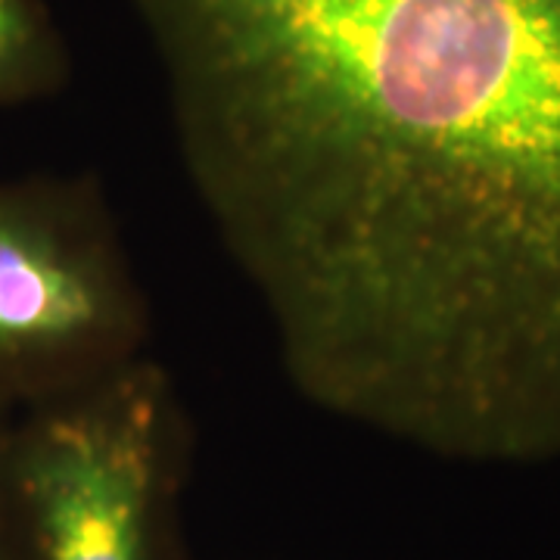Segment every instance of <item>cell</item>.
<instances>
[{
    "label": "cell",
    "instance_id": "obj_5",
    "mask_svg": "<svg viewBox=\"0 0 560 560\" xmlns=\"http://www.w3.org/2000/svg\"><path fill=\"white\" fill-rule=\"evenodd\" d=\"M13 423L16 415L0 408V560H32L13 470Z\"/></svg>",
    "mask_w": 560,
    "mask_h": 560
},
{
    "label": "cell",
    "instance_id": "obj_4",
    "mask_svg": "<svg viewBox=\"0 0 560 560\" xmlns=\"http://www.w3.org/2000/svg\"><path fill=\"white\" fill-rule=\"evenodd\" d=\"M72 79V57L44 0H0V109L50 101Z\"/></svg>",
    "mask_w": 560,
    "mask_h": 560
},
{
    "label": "cell",
    "instance_id": "obj_2",
    "mask_svg": "<svg viewBox=\"0 0 560 560\" xmlns=\"http://www.w3.org/2000/svg\"><path fill=\"white\" fill-rule=\"evenodd\" d=\"M194 423L153 355L16 415L13 470L32 560H184Z\"/></svg>",
    "mask_w": 560,
    "mask_h": 560
},
{
    "label": "cell",
    "instance_id": "obj_3",
    "mask_svg": "<svg viewBox=\"0 0 560 560\" xmlns=\"http://www.w3.org/2000/svg\"><path fill=\"white\" fill-rule=\"evenodd\" d=\"M150 300L94 175L0 178V408L25 415L150 352Z\"/></svg>",
    "mask_w": 560,
    "mask_h": 560
},
{
    "label": "cell",
    "instance_id": "obj_1",
    "mask_svg": "<svg viewBox=\"0 0 560 560\" xmlns=\"http://www.w3.org/2000/svg\"><path fill=\"white\" fill-rule=\"evenodd\" d=\"M184 178L330 418L560 458V0H128Z\"/></svg>",
    "mask_w": 560,
    "mask_h": 560
}]
</instances>
